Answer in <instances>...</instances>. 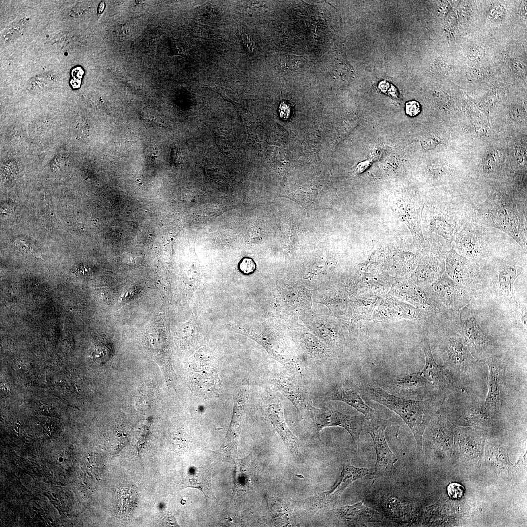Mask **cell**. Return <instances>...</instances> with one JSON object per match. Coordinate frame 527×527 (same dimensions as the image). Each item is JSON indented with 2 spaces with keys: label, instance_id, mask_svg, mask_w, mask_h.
Here are the masks:
<instances>
[{
  "label": "cell",
  "instance_id": "7c38bea8",
  "mask_svg": "<svg viewBox=\"0 0 527 527\" xmlns=\"http://www.w3.org/2000/svg\"><path fill=\"white\" fill-rule=\"evenodd\" d=\"M331 512L339 524L346 527H367L370 522L388 523L383 515L363 504V501L334 509Z\"/></svg>",
  "mask_w": 527,
  "mask_h": 527
},
{
  "label": "cell",
  "instance_id": "d4e9b609",
  "mask_svg": "<svg viewBox=\"0 0 527 527\" xmlns=\"http://www.w3.org/2000/svg\"><path fill=\"white\" fill-rule=\"evenodd\" d=\"M405 111L407 115L410 116H415L418 114L421 111L420 104L415 101H408L405 105Z\"/></svg>",
  "mask_w": 527,
  "mask_h": 527
},
{
  "label": "cell",
  "instance_id": "9a60e30c",
  "mask_svg": "<svg viewBox=\"0 0 527 527\" xmlns=\"http://www.w3.org/2000/svg\"><path fill=\"white\" fill-rule=\"evenodd\" d=\"M325 398L347 404L364 416L366 420L377 415L375 410L364 402L357 388L349 384L340 383L336 384L327 391Z\"/></svg>",
  "mask_w": 527,
  "mask_h": 527
},
{
  "label": "cell",
  "instance_id": "2e32d148",
  "mask_svg": "<svg viewBox=\"0 0 527 527\" xmlns=\"http://www.w3.org/2000/svg\"><path fill=\"white\" fill-rule=\"evenodd\" d=\"M390 207L396 215L409 228L415 241L422 247L426 242L421 226L423 205L420 203H409L399 200L391 202Z\"/></svg>",
  "mask_w": 527,
  "mask_h": 527
},
{
  "label": "cell",
  "instance_id": "8fae6325",
  "mask_svg": "<svg viewBox=\"0 0 527 527\" xmlns=\"http://www.w3.org/2000/svg\"><path fill=\"white\" fill-rule=\"evenodd\" d=\"M420 372L394 376L387 385L388 392L398 397L421 400L433 387Z\"/></svg>",
  "mask_w": 527,
  "mask_h": 527
},
{
  "label": "cell",
  "instance_id": "52a82bcc",
  "mask_svg": "<svg viewBox=\"0 0 527 527\" xmlns=\"http://www.w3.org/2000/svg\"><path fill=\"white\" fill-rule=\"evenodd\" d=\"M314 431L320 439V433L324 428L340 426L345 428L350 435L355 449L366 419L363 415L345 414L331 407L315 408L312 411Z\"/></svg>",
  "mask_w": 527,
  "mask_h": 527
},
{
  "label": "cell",
  "instance_id": "7402d4cb",
  "mask_svg": "<svg viewBox=\"0 0 527 527\" xmlns=\"http://www.w3.org/2000/svg\"><path fill=\"white\" fill-rule=\"evenodd\" d=\"M445 256L428 257L423 260L417 270L418 279L423 283H430L445 273Z\"/></svg>",
  "mask_w": 527,
  "mask_h": 527
},
{
  "label": "cell",
  "instance_id": "4316f807",
  "mask_svg": "<svg viewBox=\"0 0 527 527\" xmlns=\"http://www.w3.org/2000/svg\"><path fill=\"white\" fill-rule=\"evenodd\" d=\"M241 37L243 43L245 46L246 48L249 51H253L254 43L251 40L248 35L246 33H243Z\"/></svg>",
  "mask_w": 527,
  "mask_h": 527
},
{
  "label": "cell",
  "instance_id": "5b68a950",
  "mask_svg": "<svg viewBox=\"0 0 527 527\" xmlns=\"http://www.w3.org/2000/svg\"><path fill=\"white\" fill-rule=\"evenodd\" d=\"M459 312V330L467 349L475 360L486 361L493 355L494 340L483 331L470 304Z\"/></svg>",
  "mask_w": 527,
  "mask_h": 527
},
{
  "label": "cell",
  "instance_id": "4fadbf2b",
  "mask_svg": "<svg viewBox=\"0 0 527 527\" xmlns=\"http://www.w3.org/2000/svg\"><path fill=\"white\" fill-rule=\"evenodd\" d=\"M443 353L447 364L459 372L466 370L475 359L470 353L459 332L450 330L446 334Z\"/></svg>",
  "mask_w": 527,
  "mask_h": 527
},
{
  "label": "cell",
  "instance_id": "3957f363",
  "mask_svg": "<svg viewBox=\"0 0 527 527\" xmlns=\"http://www.w3.org/2000/svg\"><path fill=\"white\" fill-rule=\"evenodd\" d=\"M486 269H482L484 287H488L494 297L513 319L518 304L514 291V283L523 271L522 267L509 259H498Z\"/></svg>",
  "mask_w": 527,
  "mask_h": 527
},
{
  "label": "cell",
  "instance_id": "d6986e66",
  "mask_svg": "<svg viewBox=\"0 0 527 527\" xmlns=\"http://www.w3.org/2000/svg\"><path fill=\"white\" fill-rule=\"evenodd\" d=\"M445 210L432 218L431 227L444 239L446 245L451 249L455 236L463 224L451 208Z\"/></svg>",
  "mask_w": 527,
  "mask_h": 527
},
{
  "label": "cell",
  "instance_id": "8992f818",
  "mask_svg": "<svg viewBox=\"0 0 527 527\" xmlns=\"http://www.w3.org/2000/svg\"><path fill=\"white\" fill-rule=\"evenodd\" d=\"M445 267L446 274L452 280L475 294L484 288L478 263L459 254L452 247L446 252Z\"/></svg>",
  "mask_w": 527,
  "mask_h": 527
},
{
  "label": "cell",
  "instance_id": "e0dca14e",
  "mask_svg": "<svg viewBox=\"0 0 527 527\" xmlns=\"http://www.w3.org/2000/svg\"><path fill=\"white\" fill-rule=\"evenodd\" d=\"M275 385L281 393L288 399L298 411H312L316 407L307 394L297 382L288 375H281L274 379Z\"/></svg>",
  "mask_w": 527,
  "mask_h": 527
},
{
  "label": "cell",
  "instance_id": "ac0fdd59",
  "mask_svg": "<svg viewBox=\"0 0 527 527\" xmlns=\"http://www.w3.org/2000/svg\"><path fill=\"white\" fill-rule=\"evenodd\" d=\"M423 349L425 363L420 373L424 378L432 384L439 394L442 393L447 386L446 374L444 367L439 365L435 361L427 337H426L424 340Z\"/></svg>",
  "mask_w": 527,
  "mask_h": 527
},
{
  "label": "cell",
  "instance_id": "ba28073f",
  "mask_svg": "<svg viewBox=\"0 0 527 527\" xmlns=\"http://www.w3.org/2000/svg\"><path fill=\"white\" fill-rule=\"evenodd\" d=\"M366 429L373 440L376 454L373 476L376 479L391 474L395 469L394 464L398 459L392 452L385 436L387 421L378 415L366 420Z\"/></svg>",
  "mask_w": 527,
  "mask_h": 527
},
{
  "label": "cell",
  "instance_id": "83f0119b",
  "mask_svg": "<svg viewBox=\"0 0 527 527\" xmlns=\"http://www.w3.org/2000/svg\"><path fill=\"white\" fill-rule=\"evenodd\" d=\"M289 113L290 109L288 108V106L284 103H282L280 107V114L281 116L285 118L289 115Z\"/></svg>",
  "mask_w": 527,
  "mask_h": 527
},
{
  "label": "cell",
  "instance_id": "ffe728a7",
  "mask_svg": "<svg viewBox=\"0 0 527 527\" xmlns=\"http://www.w3.org/2000/svg\"><path fill=\"white\" fill-rule=\"evenodd\" d=\"M268 416L277 432L292 454L300 457V442L288 427L280 404H272L268 408Z\"/></svg>",
  "mask_w": 527,
  "mask_h": 527
},
{
  "label": "cell",
  "instance_id": "44dd1931",
  "mask_svg": "<svg viewBox=\"0 0 527 527\" xmlns=\"http://www.w3.org/2000/svg\"><path fill=\"white\" fill-rule=\"evenodd\" d=\"M138 501V495L131 486L119 487L114 498V510L121 518L130 516L134 511Z\"/></svg>",
  "mask_w": 527,
  "mask_h": 527
},
{
  "label": "cell",
  "instance_id": "603a6c76",
  "mask_svg": "<svg viewBox=\"0 0 527 527\" xmlns=\"http://www.w3.org/2000/svg\"><path fill=\"white\" fill-rule=\"evenodd\" d=\"M527 304H518V309L515 317L513 319L515 324L517 326L523 330L525 333L527 332Z\"/></svg>",
  "mask_w": 527,
  "mask_h": 527
},
{
  "label": "cell",
  "instance_id": "7a4b0ae2",
  "mask_svg": "<svg viewBox=\"0 0 527 527\" xmlns=\"http://www.w3.org/2000/svg\"><path fill=\"white\" fill-rule=\"evenodd\" d=\"M365 391L369 399L394 412L406 424L415 437L419 455L422 451L423 434L435 413L434 402L398 397L371 385H367Z\"/></svg>",
  "mask_w": 527,
  "mask_h": 527
},
{
  "label": "cell",
  "instance_id": "277c9868",
  "mask_svg": "<svg viewBox=\"0 0 527 527\" xmlns=\"http://www.w3.org/2000/svg\"><path fill=\"white\" fill-rule=\"evenodd\" d=\"M369 472L367 468L356 467L350 464H344L339 477L329 490L293 502L302 508L312 513L323 509L331 508L339 502L343 492L354 481L367 475Z\"/></svg>",
  "mask_w": 527,
  "mask_h": 527
},
{
  "label": "cell",
  "instance_id": "6da1fadb",
  "mask_svg": "<svg viewBox=\"0 0 527 527\" xmlns=\"http://www.w3.org/2000/svg\"><path fill=\"white\" fill-rule=\"evenodd\" d=\"M508 196L491 195L478 210V220L500 230L527 252L526 204Z\"/></svg>",
  "mask_w": 527,
  "mask_h": 527
},
{
  "label": "cell",
  "instance_id": "9c48e42d",
  "mask_svg": "<svg viewBox=\"0 0 527 527\" xmlns=\"http://www.w3.org/2000/svg\"><path fill=\"white\" fill-rule=\"evenodd\" d=\"M453 248L459 254L478 263L487 255L486 233L481 226L470 222L464 223L456 234Z\"/></svg>",
  "mask_w": 527,
  "mask_h": 527
},
{
  "label": "cell",
  "instance_id": "cb8c5ba5",
  "mask_svg": "<svg viewBox=\"0 0 527 527\" xmlns=\"http://www.w3.org/2000/svg\"><path fill=\"white\" fill-rule=\"evenodd\" d=\"M464 487L457 483H450L447 487L448 494L452 499L461 498L464 496Z\"/></svg>",
  "mask_w": 527,
  "mask_h": 527
},
{
  "label": "cell",
  "instance_id": "484cf974",
  "mask_svg": "<svg viewBox=\"0 0 527 527\" xmlns=\"http://www.w3.org/2000/svg\"><path fill=\"white\" fill-rule=\"evenodd\" d=\"M241 269L246 273L253 272L255 269V264L253 260L249 258L244 259L240 264Z\"/></svg>",
  "mask_w": 527,
  "mask_h": 527
},
{
  "label": "cell",
  "instance_id": "30bf717a",
  "mask_svg": "<svg viewBox=\"0 0 527 527\" xmlns=\"http://www.w3.org/2000/svg\"><path fill=\"white\" fill-rule=\"evenodd\" d=\"M433 288L440 302L452 311H459L469 304L475 294L456 283L446 273L434 283Z\"/></svg>",
  "mask_w": 527,
  "mask_h": 527
},
{
  "label": "cell",
  "instance_id": "5bb4252c",
  "mask_svg": "<svg viewBox=\"0 0 527 527\" xmlns=\"http://www.w3.org/2000/svg\"><path fill=\"white\" fill-rule=\"evenodd\" d=\"M488 393L482 406L488 415L493 416L498 412L502 405V380L504 366L500 357L492 355L487 358Z\"/></svg>",
  "mask_w": 527,
  "mask_h": 527
}]
</instances>
